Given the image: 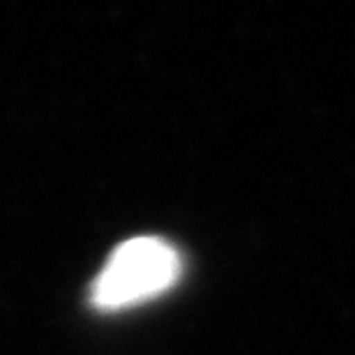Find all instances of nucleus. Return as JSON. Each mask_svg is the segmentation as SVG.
I'll list each match as a JSON object with an SVG mask.
<instances>
[{
    "label": "nucleus",
    "instance_id": "nucleus-1",
    "mask_svg": "<svg viewBox=\"0 0 355 355\" xmlns=\"http://www.w3.org/2000/svg\"><path fill=\"white\" fill-rule=\"evenodd\" d=\"M180 270V254L171 243L153 236L130 238L111 252L92 282L90 300L99 309L132 307L171 288Z\"/></svg>",
    "mask_w": 355,
    "mask_h": 355
}]
</instances>
